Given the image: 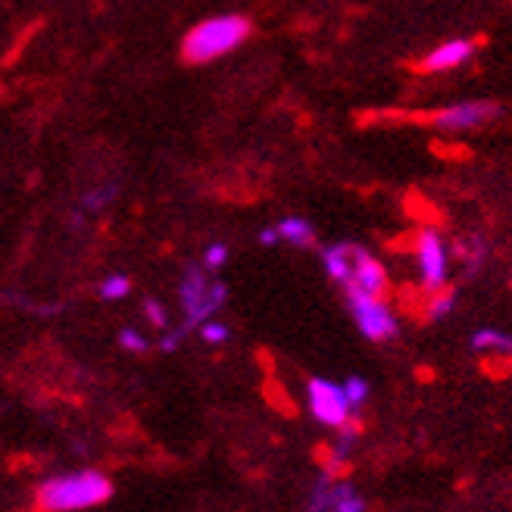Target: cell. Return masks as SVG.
Returning <instances> with one entry per match:
<instances>
[{"label": "cell", "mask_w": 512, "mask_h": 512, "mask_svg": "<svg viewBox=\"0 0 512 512\" xmlns=\"http://www.w3.org/2000/svg\"><path fill=\"white\" fill-rule=\"evenodd\" d=\"M113 497V481L94 469L66 472L47 478L38 488V509L41 512H79L100 506Z\"/></svg>", "instance_id": "1"}, {"label": "cell", "mask_w": 512, "mask_h": 512, "mask_svg": "<svg viewBox=\"0 0 512 512\" xmlns=\"http://www.w3.org/2000/svg\"><path fill=\"white\" fill-rule=\"evenodd\" d=\"M253 32V25L247 16L238 13H222L197 22L194 29L182 41V57L188 63H213L219 57H228L232 50H238Z\"/></svg>", "instance_id": "2"}, {"label": "cell", "mask_w": 512, "mask_h": 512, "mask_svg": "<svg viewBox=\"0 0 512 512\" xmlns=\"http://www.w3.org/2000/svg\"><path fill=\"white\" fill-rule=\"evenodd\" d=\"M178 297H182L185 306V331L197 328L200 322H207L213 313H219L225 300H228V288L222 281L207 278V269L203 266H188L182 275V285H178Z\"/></svg>", "instance_id": "3"}, {"label": "cell", "mask_w": 512, "mask_h": 512, "mask_svg": "<svg viewBox=\"0 0 512 512\" xmlns=\"http://www.w3.org/2000/svg\"><path fill=\"white\" fill-rule=\"evenodd\" d=\"M500 116H503V107L497 100L475 97V100H456L450 107H441L431 116V125L447 135H466V132H478V128L497 122Z\"/></svg>", "instance_id": "4"}, {"label": "cell", "mask_w": 512, "mask_h": 512, "mask_svg": "<svg viewBox=\"0 0 512 512\" xmlns=\"http://www.w3.org/2000/svg\"><path fill=\"white\" fill-rule=\"evenodd\" d=\"M344 294H347V306H350V316H353L356 328H360L369 341H394L397 338L400 322L381 297H369L360 291H344Z\"/></svg>", "instance_id": "5"}, {"label": "cell", "mask_w": 512, "mask_h": 512, "mask_svg": "<svg viewBox=\"0 0 512 512\" xmlns=\"http://www.w3.org/2000/svg\"><path fill=\"white\" fill-rule=\"evenodd\" d=\"M416 263H419V278L425 291H441L447 288V272H450V250L434 228H422L416 235Z\"/></svg>", "instance_id": "6"}, {"label": "cell", "mask_w": 512, "mask_h": 512, "mask_svg": "<svg viewBox=\"0 0 512 512\" xmlns=\"http://www.w3.org/2000/svg\"><path fill=\"white\" fill-rule=\"evenodd\" d=\"M306 403H310V413L319 425L328 428H341L350 422V403L344 397V388L338 381L328 378H310L306 381Z\"/></svg>", "instance_id": "7"}, {"label": "cell", "mask_w": 512, "mask_h": 512, "mask_svg": "<svg viewBox=\"0 0 512 512\" xmlns=\"http://www.w3.org/2000/svg\"><path fill=\"white\" fill-rule=\"evenodd\" d=\"M306 512H366V500L356 494L350 481L322 475L306 503Z\"/></svg>", "instance_id": "8"}, {"label": "cell", "mask_w": 512, "mask_h": 512, "mask_svg": "<svg viewBox=\"0 0 512 512\" xmlns=\"http://www.w3.org/2000/svg\"><path fill=\"white\" fill-rule=\"evenodd\" d=\"M472 57H475V41L472 38H450V41H441L438 47H431L428 54L422 57L419 69L425 75H444V72H453V69H463Z\"/></svg>", "instance_id": "9"}, {"label": "cell", "mask_w": 512, "mask_h": 512, "mask_svg": "<svg viewBox=\"0 0 512 512\" xmlns=\"http://www.w3.org/2000/svg\"><path fill=\"white\" fill-rule=\"evenodd\" d=\"M260 244L263 247H275V244H291V247H313L316 244V228L306 222L303 216H285L275 225H266L260 232Z\"/></svg>", "instance_id": "10"}, {"label": "cell", "mask_w": 512, "mask_h": 512, "mask_svg": "<svg viewBox=\"0 0 512 512\" xmlns=\"http://www.w3.org/2000/svg\"><path fill=\"white\" fill-rule=\"evenodd\" d=\"M344 291H360V294L381 297V300H384V294H388V272H384V266L375 260L366 247L360 250V260H356L353 275L344 285Z\"/></svg>", "instance_id": "11"}, {"label": "cell", "mask_w": 512, "mask_h": 512, "mask_svg": "<svg viewBox=\"0 0 512 512\" xmlns=\"http://www.w3.org/2000/svg\"><path fill=\"white\" fill-rule=\"evenodd\" d=\"M360 250H363L360 244H350V241H338V244L322 247V266H325L328 278L338 281V285L344 288L353 275L356 260H360Z\"/></svg>", "instance_id": "12"}, {"label": "cell", "mask_w": 512, "mask_h": 512, "mask_svg": "<svg viewBox=\"0 0 512 512\" xmlns=\"http://www.w3.org/2000/svg\"><path fill=\"white\" fill-rule=\"evenodd\" d=\"M116 197H119V182H107V185H97V188L85 191L79 200V210H75V216H72V225H82L88 216L104 213Z\"/></svg>", "instance_id": "13"}, {"label": "cell", "mask_w": 512, "mask_h": 512, "mask_svg": "<svg viewBox=\"0 0 512 512\" xmlns=\"http://www.w3.org/2000/svg\"><path fill=\"white\" fill-rule=\"evenodd\" d=\"M472 350L491 356H512V335H506L500 328H481L472 335Z\"/></svg>", "instance_id": "14"}, {"label": "cell", "mask_w": 512, "mask_h": 512, "mask_svg": "<svg viewBox=\"0 0 512 512\" xmlns=\"http://www.w3.org/2000/svg\"><path fill=\"white\" fill-rule=\"evenodd\" d=\"M456 256L469 266V272H478L481 263H484V256H488V241H484L481 235H469L456 244Z\"/></svg>", "instance_id": "15"}, {"label": "cell", "mask_w": 512, "mask_h": 512, "mask_svg": "<svg viewBox=\"0 0 512 512\" xmlns=\"http://www.w3.org/2000/svg\"><path fill=\"white\" fill-rule=\"evenodd\" d=\"M453 310H456V291L441 288V291H434V297H431V303H428L425 316H428V322H438V319L450 316Z\"/></svg>", "instance_id": "16"}, {"label": "cell", "mask_w": 512, "mask_h": 512, "mask_svg": "<svg viewBox=\"0 0 512 512\" xmlns=\"http://www.w3.org/2000/svg\"><path fill=\"white\" fill-rule=\"evenodd\" d=\"M344 397H347V403H350V413H356V409H363L366 406V400H369V381L366 378H360V375H350L344 384Z\"/></svg>", "instance_id": "17"}, {"label": "cell", "mask_w": 512, "mask_h": 512, "mask_svg": "<svg viewBox=\"0 0 512 512\" xmlns=\"http://www.w3.org/2000/svg\"><path fill=\"white\" fill-rule=\"evenodd\" d=\"M128 291H132V278L122 275V272L107 275L104 281H100V288H97V294L104 300H122V297H128Z\"/></svg>", "instance_id": "18"}, {"label": "cell", "mask_w": 512, "mask_h": 512, "mask_svg": "<svg viewBox=\"0 0 512 512\" xmlns=\"http://www.w3.org/2000/svg\"><path fill=\"white\" fill-rule=\"evenodd\" d=\"M197 335L207 341V344H225L228 341V335H232V331H228V325L225 322H200L197 325Z\"/></svg>", "instance_id": "19"}, {"label": "cell", "mask_w": 512, "mask_h": 512, "mask_svg": "<svg viewBox=\"0 0 512 512\" xmlns=\"http://www.w3.org/2000/svg\"><path fill=\"white\" fill-rule=\"evenodd\" d=\"M228 263V244H210L207 250H203V269H207V272H219L222 266Z\"/></svg>", "instance_id": "20"}, {"label": "cell", "mask_w": 512, "mask_h": 512, "mask_svg": "<svg viewBox=\"0 0 512 512\" xmlns=\"http://www.w3.org/2000/svg\"><path fill=\"white\" fill-rule=\"evenodd\" d=\"M119 344H122L125 350H132V353H147V350H150V341L141 338L135 328H125L122 335H119Z\"/></svg>", "instance_id": "21"}, {"label": "cell", "mask_w": 512, "mask_h": 512, "mask_svg": "<svg viewBox=\"0 0 512 512\" xmlns=\"http://www.w3.org/2000/svg\"><path fill=\"white\" fill-rule=\"evenodd\" d=\"M144 310H147V319L157 325V328H166L169 325V316H166V310H163V303H157V300H144Z\"/></svg>", "instance_id": "22"}, {"label": "cell", "mask_w": 512, "mask_h": 512, "mask_svg": "<svg viewBox=\"0 0 512 512\" xmlns=\"http://www.w3.org/2000/svg\"><path fill=\"white\" fill-rule=\"evenodd\" d=\"M185 335H188V331H185V328H178V331H169V335H166V338L160 341V350L172 353V350H175L178 344H182V338H185Z\"/></svg>", "instance_id": "23"}]
</instances>
